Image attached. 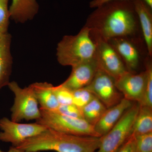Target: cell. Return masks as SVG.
Returning <instances> with one entry per match:
<instances>
[{
  "mask_svg": "<svg viewBox=\"0 0 152 152\" xmlns=\"http://www.w3.org/2000/svg\"><path fill=\"white\" fill-rule=\"evenodd\" d=\"M152 10V0H141Z\"/></svg>",
  "mask_w": 152,
  "mask_h": 152,
  "instance_id": "f1b7e54d",
  "label": "cell"
},
{
  "mask_svg": "<svg viewBox=\"0 0 152 152\" xmlns=\"http://www.w3.org/2000/svg\"><path fill=\"white\" fill-rule=\"evenodd\" d=\"M129 0H93L90 2L89 7L91 8H98L107 3L114 1H125Z\"/></svg>",
  "mask_w": 152,
  "mask_h": 152,
  "instance_id": "4316f807",
  "label": "cell"
},
{
  "mask_svg": "<svg viewBox=\"0 0 152 152\" xmlns=\"http://www.w3.org/2000/svg\"><path fill=\"white\" fill-rule=\"evenodd\" d=\"M73 104L82 109L95 97V96L86 88L72 91Z\"/></svg>",
  "mask_w": 152,
  "mask_h": 152,
  "instance_id": "44dd1931",
  "label": "cell"
},
{
  "mask_svg": "<svg viewBox=\"0 0 152 152\" xmlns=\"http://www.w3.org/2000/svg\"><path fill=\"white\" fill-rule=\"evenodd\" d=\"M53 92L60 105L73 104L72 91L61 84L53 87Z\"/></svg>",
  "mask_w": 152,
  "mask_h": 152,
  "instance_id": "7402d4cb",
  "label": "cell"
},
{
  "mask_svg": "<svg viewBox=\"0 0 152 152\" xmlns=\"http://www.w3.org/2000/svg\"><path fill=\"white\" fill-rule=\"evenodd\" d=\"M133 102L123 98L120 102L107 108L94 128L100 136L104 135L116 124L127 110L132 105Z\"/></svg>",
  "mask_w": 152,
  "mask_h": 152,
  "instance_id": "7c38bea8",
  "label": "cell"
},
{
  "mask_svg": "<svg viewBox=\"0 0 152 152\" xmlns=\"http://www.w3.org/2000/svg\"><path fill=\"white\" fill-rule=\"evenodd\" d=\"M9 0H0V34L7 32L10 17Z\"/></svg>",
  "mask_w": 152,
  "mask_h": 152,
  "instance_id": "603a6c76",
  "label": "cell"
},
{
  "mask_svg": "<svg viewBox=\"0 0 152 152\" xmlns=\"http://www.w3.org/2000/svg\"><path fill=\"white\" fill-rule=\"evenodd\" d=\"M94 15L102 20L101 34L107 40L131 34L136 26L132 0L114 1L98 8Z\"/></svg>",
  "mask_w": 152,
  "mask_h": 152,
  "instance_id": "7a4b0ae2",
  "label": "cell"
},
{
  "mask_svg": "<svg viewBox=\"0 0 152 152\" xmlns=\"http://www.w3.org/2000/svg\"><path fill=\"white\" fill-rule=\"evenodd\" d=\"M60 114L75 118L83 119L81 109L74 104L67 105H60L56 110Z\"/></svg>",
  "mask_w": 152,
  "mask_h": 152,
  "instance_id": "d4e9b609",
  "label": "cell"
},
{
  "mask_svg": "<svg viewBox=\"0 0 152 152\" xmlns=\"http://www.w3.org/2000/svg\"><path fill=\"white\" fill-rule=\"evenodd\" d=\"M0 152H3L2 151H1V150H0Z\"/></svg>",
  "mask_w": 152,
  "mask_h": 152,
  "instance_id": "f546056e",
  "label": "cell"
},
{
  "mask_svg": "<svg viewBox=\"0 0 152 152\" xmlns=\"http://www.w3.org/2000/svg\"><path fill=\"white\" fill-rule=\"evenodd\" d=\"M116 152H137L135 136L132 134Z\"/></svg>",
  "mask_w": 152,
  "mask_h": 152,
  "instance_id": "484cf974",
  "label": "cell"
},
{
  "mask_svg": "<svg viewBox=\"0 0 152 152\" xmlns=\"http://www.w3.org/2000/svg\"><path fill=\"white\" fill-rule=\"evenodd\" d=\"M40 110L41 117L36 122L48 129L73 135L101 137L95 131L94 126L84 119L71 118L41 108Z\"/></svg>",
  "mask_w": 152,
  "mask_h": 152,
  "instance_id": "277c9868",
  "label": "cell"
},
{
  "mask_svg": "<svg viewBox=\"0 0 152 152\" xmlns=\"http://www.w3.org/2000/svg\"><path fill=\"white\" fill-rule=\"evenodd\" d=\"M7 86L15 96L11 109L12 121L19 122L23 120H37L40 118V110L32 85L21 88L16 82L12 81L10 82Z\"/></svg>",
  "mask_w": 152,
  "mask_h": 152,
  "instance_id": "5b68a950",
  "label": "cell"
},
{
  "mask_svg": "<svg viewBox=\"0 0 152 152\" xmlns=\"http://www.w3.org/2000/svg\"><path fill=\"white\" fill-rule=\"evenodd\" d=\"M107 109L105 106L95 97L82 109L83 119L90 124L94 126Z\"/></svg>",
  "mask_w": 152,
  "mask_h": 152,
  "instance_id": "d6986e66",
  "label": "cell"
},
{
  "mask_svg": "<svg viewBox=\"0 0 152 152\" xmlns=\"http://www.w3.org/2000/svg\"><path fill=\"white\" fill-rule=\"evenodd\" d=\"M48 129L37 122L21 124L4 117L0 119V140L10 143L12 146L16 147L27 139L38 135Z\"/></svg>",
  "mask_w": 152,
  "mask_h": 152,
  "instance_id": "52a82bcc",
  "label": "cell"
},
{
  "mask_svg": "<svg viewBox=\"0 0 152 152\" xmlns=\"http://www.w3.org/2000/svg\"><path fill=\"white\" fill-rule=\"evenodd\" d=\"M85 88L109 108L120 102L123 97L117 88L115 80L99 66L89 85Z\"/></svg>",
  "mask_w": 152,
  "mask_h": 152,
  "instance_id": "ba28073f",
  "label": "cell"
},
{
  "mask_svg": "<svg viewBox=\"0 0 152 152\" xmlns=\"http://www.w3.org/2000/svg\"><path fill=\"white\" fill-rule=\"evenodd\" d=\"M151 132H152V108L140 105L133 124L132 134L137 136Z\"/></svg>",
  "mask_w": 152,
  "mask_h": 152,
  "instance_id": "ac0fdd59",
  "label": "cell"
},
{
  "mask_svg": "<svg viewBox=\"0 0 152 152\" xmlns=\"http://www.w3.org/2000/svg\"><path fill=\"white\" fill-rule=\"evenodd\" d=\"M91 29L83 28L74 36H65L58 45V62L64 66H73L96 59V47L91 37Z\"/></svg>",
  "mask_w": 152,
  "mask_h": 152,
  "instance_id": "3957f363",
  "label": "cell"
},
{
  "mask_svg": "<svg viewBox=\"0 0 152 152\" xmlns=\"http://www.w3.org/2000/svg\"><path fill=\"white\" fill-rule=\"evenodd\" d=\"M145 72L146 75L145 89L143 99L140 105L152 108V65L151 62L146 64Z\"/></svg>",
  "mask_w": 152,
  "mask_h": 152,
  "instance_id": "ffe728a7",
  "label": "cell"
},
{
  "mask_svg": "<svg viewBox=\"0 0 152 152\" xmlns=\"http://www.w3.org/2000/svg\"><path fill=\"white\" fill-rule=\"evenodd\" d=\"M146 80L145 71L139 74H134L127 71L115 80V85L124 98L141 104L145 94Z\"/></svg>",
  "mask_w": 152,
  "mask_h": 152,
  "instance_id": "30bf717a",
  "label": "cell"
},
{
  "mask_svg": "<svg viewBox=\"0 0 152 152\" xmlns=\"http://www.w3.org/2000/svg\"><path fill=\"white\" fill-rule=\"evenodd\" d=\"M96 44V59L99 66L115 80L127 71L121 57L111 45L103 39H99Z\"/></svg>",
  "mask_w": 152,
  "mask_h": 152,
  "instance_id": "9c48e42d",
  "label": "cell"
},
{
  "mask_svg": "<svg viewBox=\"0 0 152 152\" xmlns=\"http://www.w3.org/2000/svg\"><path fill=\"white\" fill-rule=\"evenodd\" d=\"M140 104H133L116 124L101 137L99 147L95 152H116L132 134V129Z\"/></svg>",
  "mask_w": 152,
  "mask_h": 152,
  "instance_id": "8992f818",
  "label": "cell"
},
{
  "mask_svg": "<svg viewBox=\"0 0 152 152\" xmlns=\"http://www.w3.org/2000/svg\"><path fill=\"white\" fill-rule=\"evenodd\" d=\"M135 137L137 152H152V132Z\"/></svg>",
  "mask_w": 152,
  "mask_h": 152,
  "instance_id": "cb8c5ba5",
  "label": "cell"
},
{
  "mask_svg": "<svg viewBox=\"0 0 152 152\" xmlns=\"http://www.w3.org/2000/svg\"><path fill=\"white\" fill-rule=\"evenodd\" d=\"M134 9L138 17L150 56L152 55V10L141 0H132Z\"/></svg>",
  "mask_w": 152,
  "mask_h": 152,
  "instance_id": "5bb4252c",
  "label": "cell"
},
{
  "mask_svg": "<svg viewBox=\"0 0 152 152\" xmlns=\"http://www.w3.org/2000/svg\"><path fill=\"white\" fill-rule=\"evenodd\" d=\"M39 9L37 0H12L9 8L10 17L17 23H25L32 20Z\"/></svg>",
  "mask_w": 152,
  "mask_h": 152,
  "instance_id": "9a60e30c",
  "label": "cell"
},
{
  "mask_svg": "<svg viewBox=\"0 0 152 152\" xmlns=\"http://www.w3.org/2000/svg\"><path fill=\"white\" fill-rule=\"evenodd\" d=\"M11 35L8 32L0 34V89L10 83L12 59L10 51Z\"/></svg>",
  "mask_w": 152,
  "mask_h": 152,
  "instance_id": "4fadbf2b",
  "label": "cell"
},
{
  "mask_svg": "<svg viewBox=\"0 0 152 152\" xmlns=\"http://www.w3.org/2000/svg\"><path fill=\"white\" fill-rule=\"evenodd\" d=\"M32 85L40 108L48 110H56L60 104L53 92L54 86L47 82L35 83Z\"/></svg>",
  "mask_w": 152,
  "mask_h": 152,
  "instance_id": "e0dca14e",
  "label": "cell"
},
{
  "mask_svg": "<svg viewBox=\"0 0 152 152\" xmlns=\"http://www.w3.org/2000/svg\"><path fill=\"white\" fill-rule=\"evenodd\" d=\"M7 152H26L23 150L19 149L17 148L16 147L12 146L10 148L8 151Z\"/></svg>",
  "mask_w": 152,
  "mask_h": 152,
  "instance_id": "83f0119b",
  "label": "cell"
},
{
  "mask_svg": "<svg viewBox=\"0 0 152 152\" xmlns=\"http://www.w3.org/2000/svg\"><path fill=\"white\" fill-rule=\"evenodd\" d=\"M100 142L101 137L73 135L48 129L16 148L26 152H95Z\"/></svg>",
  "mask_w": 152,
  "mask_h": 152,
  "instance_id": "6da1fadb",
  "label": "cell"
},
{
  "mask_svg": "<svg viewBox=\"0 0 152 152\" xmlns=\"http://www.w3.org/2000/svg\"><path fill=\"white\" fill-rule=\"evenodd\" d=\"M113 39L111 45L120 57H122L130 70L136 69L139 65L138 52L132 43L122 38Z\"/></svg>",
  "mask_w": 152,
  "mask_h": 152,
  "instance_id": "2e32d148",
  "label": "cell"
},
{
  "mask_svg": "<svg viewBox=\"0 0 152 152\" xmlns=\"http://www.w3.org/2000/svg\"><path fill=\"white\" fill-rule=\"evenodd\" d=\"M98 68L96 59L73 66L70 75L61 85L72 91L85 88L92 81Z\"/></svg>",
  "mask_w": 152,
  "mask_h": 152,
  "instance_id": "8fae6325",
  "label": "cell"
}]
</instances>
